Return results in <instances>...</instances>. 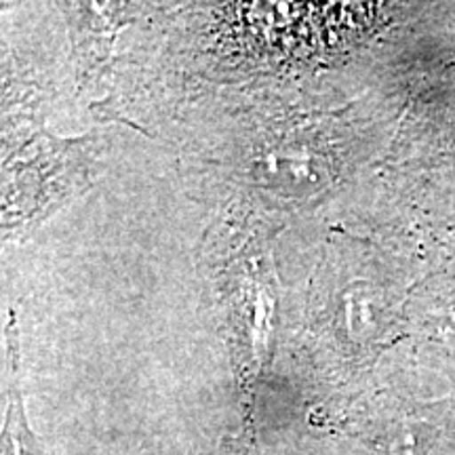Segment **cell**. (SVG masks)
<instances>
[{"mask_svg":"<svg viewBox=\"0 0 455 455\" xmlns=\"http://www.w3.org/2000/svg\"><path fill=\"white\" fill-rule=\"evenodd\" d=\"M91 140L41 131L0 163V243L28 235L89 184Z\"/></svg>","mask_w":455,"mask_h":455,"instance_id":"obj_4","label":"cell"},{"mask_svg":"<svg viewBox=\"0 0 455 455\" xmlns=\"http://www.w3.org/2000/svg\"><path fill=\"white\" fill-rule=\"evenodd\" d=\"M43 93L30 68L0 34V163L36 138Z\"/></svg>","mask_w":455,"mask_h":455,"instance_id":"obj_5","label":"cell"},{"mask_svg":"<svg viewBox=\"0 0 455 455\" xmlns=\"http://www.w3.org/2000/svg\"><path fill=\"white\" fill-rule=\"evenodd\" d=\"M331 127L327 118L298 116L255 135L235 167L247 204L232 207L261 218L325 196L346 163L344 144Z\"/></svg>","mask_w":455,"mask_h":455,"instance_id":"obj_3","label":"cell"},{"mask_svg":"<svg viewBox=\"0 0 455 455\" xmlns=\"http://www.w3.org/2000/svg\"><path fill=\"white\" fill-rule=\"evenodd\" d=\"M64 11L72 28L81 72L89 76L106 64L118 30L133 20L138 4L70 3L64 4Z\"/></svg>","mask_w":455,"mask_h":455,"instance_id":"obj_6","label":"cell"},{"mask_svg":"<svg viewBox=\"0 0 455 455\" xmlns=\"http://www.w3.org/2000/svg\"><path fill=\"white\" fill-rule=\"evenodd\" d=\"M204 264L232 363L251 384L268 365L278 325L276 270L264 218L232 207L204 243Z\"/></svg>","mask_w":455,"mask_h":455,"instance_id":"obj_1","label":"cell"},{"mask_svg":"<svg viewBox=\"0 0 455 455\" xmlns=\"http://www.w3.org/2000/svg\"><path fill=\"white\" fill-rule=\"evenodd\" d=\"M312 278L306 329L341 355H363L401 325L405 289L361 243L333 241Z\"/></svg>","mask_w":455,"mask_h":455,"instance_id":"obj_2","label":"cell"},{"mask_svg":"<svg viewBox=\"0 0 455 455\" xmlns=\"http://www.w3.org/2000/svg\"><path fill=\"white\" fill-rule=\"evenodd\" d=\"M4 339H7V358H9V398L4 422L0 428V455H47L36 435L28 422L24 396L20 386V338H17V318L15 310H9L7 327H4Z\"/></svg>","mask_w":455,"mask_h":455,"instance_id":"obj_7","label":"cell"}]
</instances>
